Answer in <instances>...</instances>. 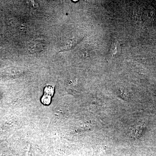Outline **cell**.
Listing matches in <instances>:
<instances>
[{"label":"cell","instance_id":"7a4b0ae2","mask_svg":"<svg viewBox=\"0 0 156 156\" xmlns=\"http://www.w3.org/2000/svg\"><path fill=\"white\" fill-rule=\"evenodd\" d=\"M143 130V126L142 125H139L135 126L132 129L131 131V136L134 138L139 136L142 133Z\"/></svg>","mask_w":156,"mask_h":156},{"label":"cell","instance_id":"3957f363","mask_svg":"<svg viewBox=\"0 0 156 156\" xmlns=\"http://www.w3.org/2000/svg\"><path fill=\"white\" fill-rule=\"evenodd\" d=\"M119 92L120 95H121L122 97L123 98L125 99L126 98H128L129 97V93H128V91H126V89H120Z\"/></svg>","mask_w":156,"mask_h":156},{"label":"cell","instance_id":"6da1fadb","mask_svg":"<svg viewBox=\"0 0 156 156\" xmlns=\"http://www.w3.org/2000/svg\"><path fill=\"white\" fill-rule=\"evenodd\" d=\"M53 93V87L50 86L46 87L44 89L45 95L42 98V101L44 104L48 105L50 103L51 98Z\"/></svg>","mask_w":156,"mask_h":156}]
</instances>
